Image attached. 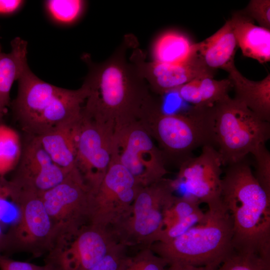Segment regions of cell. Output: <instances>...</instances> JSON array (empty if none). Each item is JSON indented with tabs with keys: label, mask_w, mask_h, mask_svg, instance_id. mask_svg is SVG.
<instances>
[{
	"label": "cell",
	"mask_w": 270,
	"mask_h": 270,
	"mask_svg": "<svg viewBox=\"0 0 270 270\" xmlns=\"http://www.w3.org/2000/svg\"><path fill=\"white\" fill-rule=\"evenodd\" d=\"M217 268L210 266H196L180 262L168 264L166 270H216Z\"/></svg>",
	"instance_id": "cell-36"
},
{
	"label": "cell",
	"mask_w": 270,
	"mask_h": 270,
	"mask_svg": "<svg viewBox=\"0 0 270 270\" xmlns=\"http://www.w3.org/2000/svg\"><path fill=\"white\" fill-rule=\"evenodd\" d=\"M208 206L202 222L171 241L154 242L150 248L168 264L217 268L232 248V224L221 198Z\"/></svg>",
	"instance_id": "cell-5"
},
{
	"label": "cell",
	"mask_w": 270,
	"mask_h": 270,
	"mask_svg": "<svg viewBox=\"0 0 270 270\" xmlns=\"http://www.w3.org/2000/svg\"><path fill=\"white\" fill-rule=\"evenodd\" d=\"M244 12L260 26L270 30V0H251Z\"/></svg>",
	"instance_id": "cell-32"
},
{
	"label": "cell",
	"mask_w": 270,
	"mask_h": 270,
	"mask_svg": "<svg viewBox=\"0 0 270 270\" xmlns=\"http://www.w3.org/2000/svg\"><path fill=\"white\" fill-rule=\"evenodd\" d=\"M206 214L201 210L164 228L156 242H167L182 235L190 228L202 222Z\"/></svg>",
	"instance_id": "cell-30"
},
{
	"label": "cell",
	"mask_w": 270,
	"mask_h": 270,
	"mask_svg": "<svg viewBox=\"0 0 270 270\" xmlns=\"http://www.w3.org/2000/svg\"><path fill=\"white\" fill-rule=\"evenodd\" d=\"M214 146L222 165L245 158L270 138V122L259 118L245 105L230 96L212 107Z\"/></svg>",
	"instance_id": "cell-6"
},
{
	"label": "cell",
	"mask_w": 270,
	"mask_h": 270,
	"mask_svg": "<svg viewBox=\"0 0 270 270\" xmlns=\"http://www.w3.org/2000/svg\"><path fill=\"white\" fill-rule=\"evenodd\" d=\"M232 88L230 79L214 80L204 76L195 78L177 88L179 96L184 101L198 107L212 106L230 96Z\"/></svg>",
	"instance_id": "cell-21"
},
{
	"label": "cell",
	"mask_w": 270,
	"mask_h": 270,
	"mask_svg": "<svg viewBox=\"0 0 270 270\" xmlns=\"http://www.w3.org/2000/svg\"><path fill=\"white\" fill-rule=\"evenodd\" d=\"M216 270H270V258L248 250L232 248Z\"/></svg>",
	"instance_id": "cell-25"
},
{
	"label": "cell",
	"mask_w": 270,
	"mask_h": 270,
	"mask_svg": "<svg viewBox=\"0 0 270 270\" xmlns=\"http://www.w3.org/2000/svg\"><path fill=\"white\" fill-rule=\"evenodd\" d=\"M0 270H48L44 264L37 265L30 262L14 260L0 253Z\"/></svg>",
	"instance_id": "cell-34"
},
{
	"label": "cell",
	"mask_w": 270,
	"mask_h": 270,
	"mask_svg": "<svg viewBox=\"0 0 270 270\" xmlns=\"http://www.w3.org/2000/svg\"><path fill=\"white\" fill-rule=\"evenodd\" d=\"M22 144L17 132L0 124V176H4L16 168L22 153Z\"/></svg>",
	"instance_id": "cell-24"
},
{
	"label": "cell",
	"mask_w": 270,
	"mask_h": 270,
	"mask_svg": "<svg viewBox=\"0 0 270 270\" xmlns=\"http://www.w3.org/2000/svg\"><path fill=\"white\" fill-rule=\"evenodd\" d=\"M13 186L10 180L0 176V222L10 206H16L12 201Z\"/></svg>",
	"instance_id": "cell-33"
},
{
	"label": "cell",
	"mask_w": 270,
	"mask_h": 270,
	"mask_svg": "<svg viewBox=\"0 0 270 270\" xmlns=\"http://www.w3.org/2000/svg\"><path fill=\"white\" fill-rule=\"evenodd\" d=\"M226 166L220 198L232 221V248L270 258V196L246 158Z\"/></svg>",
	"instance_id": "cell-2"
},
{
	"label": "cell",
	"mask_w": 270,
	"mask_h": 270,
	"mask_svg": "<svg viewBox=\"0 0 270 270\" xmlns=\"http://www.w3.org/2000/svg\"><path fill=\"white\" fill-rule=\"evenodd\" d=\"M84 2L80 0H50L46 2V10L51 17L62 24H70L81 14Z\"/></svg>",
	"instance_id": "cell-26"
},
{
	"label": "cell",
	"mask_w": 270,
	"mask_h": 270,
	"mask_svg": "<svg viewBox=\"0 0 270 270\" xmlns=\"http://www.w3.org/2000/svg\"><path fill=\"white\" fill-rule=\"evenodd\" d=\"M226 72L235 92L234 98L261 120L270 122V74L260 81L244 77L235 64Z\"/></svg>",
	"instance_id": "cell-19"
},
{
	"label": "cell",
	"mask_w": 270,
	"mask_h": 270,
	"mask_svg": "<svg viewBox=\"0 0 270 270\" xmlns=\"http://www.w3.org/2000/svg\"><path fill=\"white\" fill-rule=\"evenodd\" d=\"M6 112V109L0 106V124L2 123L3 118Z\"/></svg>",
	"instance_id": "cell-38"
},
{
	"label": "cell",
	"mask_w": 270,
	"mask_h": 270,
	"mask_svg": "<svg viewBox=\"0 0 270 270\" xmlns=\"http://www.w3.org/2000/svg\"><path fill=\"white\" fill-rule=\"evenodd\" d=\"M130 60L147 82L151 92L163 95L199 77H214V72L206 68L195 56L186 62L168 64L146 61L139 49L133 50Z\"/></svg>",
	"instance_id": "cell-15"
},
{
	"label": "cell",
	"mask_w": 270,
	"mask_h": 270,
	"mask_svg": "<svg viewBox=\"0 0 270 270\" xmlns=\"http://www.w3.org/2000/svg\"><path fill=\"white\" fill-rule=\"evenodd\" d=\"M135 38L127 36L106 60L93 62L83 58L88 67L85 82L89 94L82 110L83 116L111 124L114 130L138 121L142 109L154 96L150 88L127 52L134 48Z\"/></svg>",
	"instance_id": "cell-1"
},
{
	"label": "cell",
	"mask_w": 270,
	"mask_h": 270,
	"mask_svg": "<svg viewBox=\"0 0 270 270\" xmlns=\"http://www.w3.org/2000/svg\"><path fill=\"white\" fill-rule=\"evenodd\" d=\"M24 3L20 0H0V14L12 13L19 9Z\"/></svg>",
	"instance_id": "cell-35"
},
{
	"label": "cell",
	"mask_w": 270,
	"mask_h": 270,
	"mask_svg": "<svg viewBox=\"0 0 270 270\" xmlns=\"http://www.w3.org/2000/svg\"><path fill=\"white\" fill-rule=\"evenodd\" d=\"M230 20L242 54L260 64L270 62V30L255 25L243 10L233 14Z\"/></svg>",
	"instance_id": "cell-18"
},
{
	"label": "cell",
	"mask_w": 270,
	"mask_h": 270,
	"mask_svg": "<svg viewBox=\"0 0 270 270\" xmlns=\"http://www.w3.org/2000/svg\"><path fill=\"white\" fill-rule=\"evenodd\" d=\"M222 158L212 145L202 148L200 154L182 162L176 179L172 180L175 191L182 187L183 196L190 197L207 205L220 199L222 174Z\"/></svg>",
	"instance_id": "cell-14"
},
{
	"label": "cell",
	"mask_w": 270,
	"mask_h": 270,
	"mask_svg": "<svg viewBox=\"0 0 270 270\" xmlns=\"http://www.w3.org/2000/svg\"><path fill=\"white\" fill-rule=\"evenodd\" d=\"M154 140L138 121L114 130L112 160L124 166L143 186L168 173L163 155Z\"/></svg>",
	"instance_id": "cell-9"
},
{
	"label": "cell",
	"mask_w": 270,
	"mask_h": 270,
	"mask_svg": "<svg viewBox=\"0 0 270 270\" xmlns=\"http://www.w3.org/2000/svg\"><path fill=\"white\" fill-rule=\"evenodd\" d=\"M40 194L52 223L54 244L72 238L88 224L90 193L76 168Z\"/></svg>",
	"instance_id": "cell-10"
},
{
	"label": "cell",
	"mask_w": 270,
	"mask_h": 270,
	"mask_svg": "<svg viewBox=\"0 0 270 270\" xmlns=\"http://www.w3.org/2000/svg\"><path fill=\"white\" fill-rule=\"evenodd\" d=\"M172 180L164 178L142 188L128 215L110 228L118 242L142 249L158 242L164 228L165 212L175 198Z\"/></svg>",
	"instance_id": "cell-7"
},
{
	"label": "cell",
	"mask_w": 270,
	"mask_h": 270,
	"mask_svg": "<svg viewBox=\"0 0 270 270\" xmlns=\"http://www.w3.org/2000/svg\"><path fill=\"white\" fill-rule=\"evenodd\" d=\"M80 119L35 136L53 162L67 173L76 168V138Z\"/></svg>",
	"instance_id": "cell-20"
},
{
	"label": "cell",
	"mask_w": 270,
	"mask_h": 270,
	"mask_svg": "<svg viewBox=\"0 0 270 270\" xmlns=\"http://www.w3.org/2000/svg\"><path fill=\"white\" fill-rule=\"evenodd\" d=\"M238 47L229 20L212 35L200 42L193 44L192 55L212 71L218 68L226 71L234 65Z\"/></svg>",
	"instance_id": "cell-17"
},
{
	"label": "cell",
	"mask_w": 270,
	"mask_h": 270,
	"mask_svg": "<svg viewBox=\"0 0 270 270\" xmlns=\"http://www.w3.org/2000/svg\"><path fill=\"white\" fill-rule=\"evenodd\" d=\"M120 244L110 228L88 224L72 238L56 242L44 264L48 270H88Z\"/></svg>",
	"instance_id": "cell-12"
},
{
	"label": "cell",
	"mask_w": 270,
	"mask_h": 270,
	"mask_svg": "<svg viewBox=\"0 0 270 270\" xmlns=\"http://www.w3.org/2000/svg\"><path fill=\"white\" fill-rule=\"evenodd\" d=\"M143 187L124 166L112 160L99 188L90 195L88 224L107 228L123 220Z\"/></svg>",
	"instance_id": "cell-11"
},
{
	"label": "cell",
	"mask_w": 270,
	"mask_h": 270,
	"mask_svg": "<svg viewBox=\"0 0 270 270\" xmlns=\"http://www.w3.org/2000/svg\"><path fill=\"white\" fill-rule=\"evenodd\" d=\"M200 204L190 197L176 196L171 205L165 212L164 228L170 227L188 216L200 210Z\"/></svg>",
	"instance_id": "cell-27"
},
{
	"label": "cell",
	"mask_w": 270,
	"mask_h": 270,
	"mask_svg": "<svg viewBox=\"0 0 270 270\" xmlns=\"http://www.w3.org/2000/svg\"><path fill=\"white\" fill-rule=\"evenodd\" d=\"M114 128L82 114L76 145L75 168L90 194L95 193L110 165Z\"/></svg>",
	"instance_id": "cell-13"
},
{
	"label": "cell",
	"mask_w": 270,
	"mask_h": 270,
	"mask_svg": "<svg viewBox=\"0 0 270 270\" xmlns=\"http://www.w3.org/2000/svg\"><path fill=\"white\" fill-rule=\"evenodd\" d=\"M251 154L255 162L256 172L254 174L260 186L270 196V152L264 144L259 146Z\"/></svg>",
	"instance_id": "cell-29"
},
{
	"label": "cell",
	"mask_w": 270,
	"mask_h": 270,
	"mask_svg": "<svg viewBox=\"0 0 270 270\" xmlns=\"http://www.w3.org/2000/svg\"><path fill=\"white\" fill-rule=\"evenodd\" d=\"M18 80V94L12 108L27 135L38 136L80 119L83 104L89 94L86 82L76 90L60 88L39 78L28 66Z\"/></svg>",
	"instance_id": "cell-3"
},
{
	"label": "cell",
	"mask_w": 270,
	"mask_h": 270,
	"mask_svg": "<svg viewBox=\"0 0 270 270\" xmlns=\"http://www.w3.org/2000/svg\"><path fill=\"white\" fill-rule=\"evenodd\" d=\"M12 50L6 54L0 50V106L6 110L10 104V91L13 82L28 67L27 42L20 38L11 42Z\"/></svg>",
	"instance_id": "cell-22"
},
{
	"label": "cell",
	"mask_w": 270,
	"mask_h": 270,
	"mask_svg": "<svg viewBox=\"0 0 270 270\" xmlns=\"http://www.w3.org/2000/svg\"><path fill=\"white\" fill-rule=\"evenodd\" d=\"M127 248L120 244L88 270H125L130 258V256L127 254Z\"/></svg>",
	"instance_id": "cell-31"
},
{
	"label": "cell",
	"mask_w": 270,
	"mask_h": 270,
	"mask_svg": "<svg viewBox=\"0 0 270 270\" xmlns=\"http://www.w3.org/2000/svg\"><path fill=\"white\" fill-rule=\"evenodd\" d=\"M168 262L156 254L150 248H145L131 257L125 270H166Z\"/></svg>",
	"instance_id": "cell-28"
},
{
	"label": "cell",
	"mask_w": 270,
	"mask_h": 270,
	"mask_svg": "<svg viewBox=\"0 0 270 270\" xmlns=\"http://www.w3.org/2000/svg\"><path fill=\"white\" fill-rule=\"evenodd\" d=\"M192 44L182 34L173 31L165 32L153 46V60L168 64L186 62L192 56Z\"/></svg>",
	"instance_id": "cell-23"
},
{
	"label": "cell",
	"mask_w": 270,
	"mask_h": 270,
	"mask_svg": "<svg viewBox=\"0 0 270 270\" xmlns=\"http://www.w3.org/2000/svg\"><path fill=\"white\" fill-rule=\"evenodd\" d=\"M212 106H193L184 113L166 114L154 96L144 108L138 121L156 140L166 164L180 165L193 152L213 142Z\"/></svg>",
	"instance_id": "cell-4"
},
{
	"label": "cell",
	"mask_w": 270,
	"mask_h": 270,
	"mask_svg": "<svg viewBox=\"0 0 270 270\" xmlns=\"http://www.w3.org/2000/svg\"><path fill=\"white\" fill-rule=\"evenodd\" d=\"M6 232L3 230L2 223L0 222V253L3 254L5 248Z\"/></svg>",
	"instance_id": "cell-37"
},
{
	"label": "cell",
	"mask_w": 270,
	"mask_h": 270,
	"mask_svg": "<svg viewBox=\"0 0 270 270\" xmlns=\"http://www.w3.org/2000/svg\"><path fill=\"white\" fill-rule=\"evenodd\" d=\"M27 136L10 180L18 186L42 193L58 184L68 173L53 162L36 136Z\"/></svg>",
	"instance_id": "cell-16"
},
{
	"label": "cell",
	"mask_w": 270,
	"mask_h": 270,
	"mask_svg": "<svg viewBox=\"0 0 270 270\" xmlns=\"http://www.w3.org/2000/svg\"><path fill=\"white\" fill-rule=\"evenodd\" d=\"M11 182L14 186L12 201L18 215L6 232L2 254L10 256L24 252L34 258L46 256L53 246L54 236L40 193Z\"/></svg>",
	"instance_id": "cell-8"
}]
</instances>
